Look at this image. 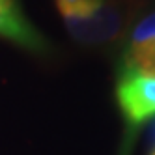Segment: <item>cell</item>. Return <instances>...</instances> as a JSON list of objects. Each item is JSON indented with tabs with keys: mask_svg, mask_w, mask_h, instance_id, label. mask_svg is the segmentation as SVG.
<instances>
[{
	"mask_svg": "<svg viewBox=\"0 0 155 155\" xmlns=\"http://www.w3.org/2000/svg\"><path fill=\"white\" fill-rule=\"evenodd\" d=\"M116 101L125 121L133 127L155 118V75L120 73Z\"/></svg>",
	"mask_w": 155,
	"mask_h": 155,
	"instance_id": "cell-2",
	"label": "cell"
},
{
	"mask_svg": "<svg viewBox=\"0 0 155 155\" xmlns=\"http://www.w3.org/2000/svg\"><path fill=\"white\" fill-rule=\"evenodd\" d=\"M153 148H155V131H153ZM153 155H155V150H153Z\"/></svg>",
	"mask_w": 155,
	"mask_h": 155,
	"instance_id": "cell-6",
	"label": "cell"
},
{
	"mask_svg": "<svg viewBox=\"0 0 155 155\" xmlns=\"http://www.w3.org/2000/svg\"><path fill=\"white\" fill-rule=\"evenodd\" d=\"M105 0H56L64 19H86L95 13Z\"/></svg>",
	"mask_w": 155,
	"mask_h": 155,
	"instance_id": "cell-5",
	"label": "cell"
},
{
	"mask_svg": "<svg viewBox=\"0 0 155 155\" xmlns=\"http://www.w3.org/2000/svg\"><path fill=\"white\" fill-rule=\"evenodd\" d=\"M151 155H153V153H151Z\"/></svg>",
	"mask_w": 155,
	"mask_h": 155,
	"instance_id": "cell-7",
	"label": "cell"
},
{
	"mask_svg": "<svg viewBox=\"0 0 155 155\" xmlns=\"http://www.w3.org/2000/svg\"><path fill=\"white\" fill-rule=\"evenodd\" d=\"M0 36L34 51H41L45 45L43 38L25 19L17 0H0Z\"/></svg>",
	"mask_w": 155,
	"mask_h": 155,
	"instance_id": "cell-4",
	"label": "cell"
},
{
	"mask_svg": "<svg viewBox=\"0 0 155 155\" xmlns=\"http://www.w3.org/2000/svg\"><path fill=\"white\" fill-rule=\"evenodd\" d=\"M120 73L155 75V13L144 17L131 32L121 54Z\"/></svg>",
	"mask_w": 155,
	"mask_h": 155,
	"instance_id": "cell-3",
	"label": "cell"
},
{
	"mask_svg": "<svg viewBox=\"0 0 155 155\" xmlns=\"http://www.w3.org/2000/svg\"><path fill=\"white\" fill-rule=\"evenodd\" d=\"M129 0H105L95 13L86 19H65L69 34L82 43H105L118 38L131 19Z\"/></svg>",
	"mask_w": 155,
	"mask_h": 155,
	"instance_id": "cell-1",
	"label": "cell"
}]
</instances>
